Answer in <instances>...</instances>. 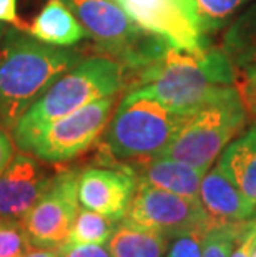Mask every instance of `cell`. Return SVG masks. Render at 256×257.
<instances>
[{
  "label": "cell",
  "mask_w": 256,
  "mask_h": 257,
  "mask_svg": "<svg viewBox=\"0 0 256 257\" xmlns=\"http://www.w3.org/2000/svg\"><path fill=\"white\" fill-rule=\"evenodd\" d=\"M236 72L223 48L195 55L168 47L163 55L140 70L128 93L148 96L178 113L190 114L236 91Z\"/></svg>",
  "instance_id": "6da1fadb"
},
{
  "label": "cell",
  "mask_w": 256,
  "mask_h": 257,
  "mask_svg": "<svg viewBox=\"0 0 256 257\" xmlns=\"http://www.w3.org/2000/svg\"><path fill=\"white\" fill-rule=\"evenodd\" d=\"M80 60L77 48L48 45L25 29L5 32L0 42V126L14 130L22 114Z\"/></svg>",
  "instance_id": "7a4b0ae2"
},
{
  "label": "cell",
  "mask_w": 256,
  "mask_h": 257,
  "mask_svg": "<svg viewBox=\"0 0 256 257\" xmlns=\"http://www.w3.org/2000/svg\"><path fill=\"white\" fill-rule=\"evenodd\" d=\"M125 67L108 55L81 58L53 81L43 95L20 116L12 130L17 148L43 126L97 100L117 95L125 83Z\"/></svg>",
  "instance_id": "3957f363"
},
{
  "label": "cell",
  "mask_w": 256,
  "mask_h": 257,
  "mask_svg": "<svg viewBox=\"0 0 256 257\" xmlns=\"http://www.w3.org/2000/svg\"><path fill=\"white\" fill-rule=\"evenodd\" d=\"M187 116L153 98L127 93L105 128L108 155L133 163L163 155Z\"/></svg>",
  "instance_id": "277c9868"
},
{
  "label": "cell",
  "mask_w": 256,
  "mask_h": 257,
  "mask_svg": "<svg viewBox=\"0 0 256 257\" xmlns=\"http://www.w3.org/2000/svg\"><path fill=\"white\" fill-rule=\"evenodd\" d=\"M87 34L108 57L143 70L168 50V43L130 19L115 0H67Z\"/></svg>",
  "instance_id": "5b68a950"
},
{
  "label": "cell",
  "mask_w": 256,
  "mask_h": 257,
  "mask_svg": "<svg viewBox=\"0 0 256 257\" xmlns=\"http://www.w3.org/2000/svg\"><path fill=\"white\" fill-rule=\"evenodd\" d=\"M246 118L248 111L236 90L190 113L163 155L208 171L243 130Z\"/></svg>",
  "instance_id": "8992f818"
},
{
  "label": "cell",
  "mask_w": 256,
  "mask_h": 257,
  "mask_svg": "<svg viewBox=\"0 0 256 257\" xmlns=\"http://www.w3.org/2000/svg\"><path fill=\"white\" fill-rule=\"evenodd\" d=\"M117 95L105 96L58 118L25 140L19 148L43 163L58 165L90 150L105 131Z\"/></svg>",
  "instance_id": "52a82bcc"
},
{
  "label": "cell",
  "mask_w": 256,
  "mask_h": 257,
  "mask_svg": "<svg viewBox=\"0 0 256 257\" xmlns=\"http://www.w3.org/2000/svg\"><path fill=\"white\" fill-rule=\"evenodd\" d=\"M130 19L168 45L188 53L210 48L201 25L198 0H115Z\"/></svg>",
  "instance_id": "ba28073f"
},
{
  "label": "cell",
  "mask_w": 256,
  "mask_h": 257,
  "mask_svg": "<svg viewBox=\"0 0 256 257\" xmlns=\"http://www.w3.org/2000/svg\"><path fill=\"white\" fill-rule=\"evenodd\" d=\"M78 173L65 169L53 174L39 201L20 221L32 247L58 249L67 242L80 211Z\"/></svg>",
  "instance_id": "9c48e42d"
},
{
  "label": "cell",
  "mask_w": 256,
  "mask_h": 257,
  "mask_svg": "<svg viewBox=\"0 0 256 257\" xmlns=\"http://www.w3.org/2000/svg\"><path fill=\"white\" fill-rule=\"evenodd\" d=\"M123 221L151 229L173 239L195 229H210L216 224L198 199L138 183Z\"/></svg>",
  "instance_id": "30bf717a"
},
{
  "label": "cell",
  "mask_w": 256,
  "mask_h": 257,
  "mask_svg": "<svg viewBox=\"0 0 256 257\" xmlns=\"http://www.w3.org/2000/svg\"><path fill=\"white\" fill-rule=\"evenodd\" d=\"M137 186V174L130 165L85 168L78 173L80 206L120 222L127 216Z\"/></svg>",
  "instance_id": "8fae6325"
},
{
  "label": "cell",
  "mask_w": 256,
  "mask_h": 257,
  "mask_svg": "<svg viewBox=\"0 0 256 257\" xmlns=\"http://www.w3.org/2000/svg\"><path fill=\"white\" fill-rule=\"evenodd\" d=\"M30 153H17L0 173V219L22 221L50 184L53 174Z\"/></svg>",
  "instance_id": "7c38bea8"
},
{
  "label": "cell",
  "mask_w": 256,
  "mask_h": 257,
  "mask_svg": "<svg viewBox=\"0 0 256 257\" xmlns=\"http://www.w3.org/2000/svg\"><path fill=\"white\" fill-rule=\"evenodd\" d=\"M200 202L216 224L243 222L256 216V204L239 191L218 165L210 168L201 179Z\"/></svg>",
  "instance_id": "4fadbf2b"
},
{
  "label": "cell",
  "mask_w": 256,
  "mask_h": 257,
  "mask_svg": "<svg viewBox=\"0 0 256 257\" xmlns=\"http://www.w3.org/2000/svg\"><path fill=\"white\" fill-rule=\"evenodd\" d=\"M130 166L137 174L138 183H146L155 188L200 201L201 179L206 173L203 169L190 166L187 163L173 160L165 155L141 160Z\"/></svg>",
  "instance_id": "5bb4252c"
},
{
  "label": "cell",
  "mask_w": 256,
  "mask_h": 257,
  "mask_svg": "<svg viewBox=\"0 0 256 257\" xmlns=\"http://www.w3.org/2000/svg\"><path fill=\"white\" fill-rule=\"evenodd\" d=\"M27 32L55 47H73L89 37L67 0H47Z\"/></svg>",
  "instance_id": "9a60e30c"
},
{
  "label": "cell",
  "mask_w": 256,
  "mask_h": 257,
  "mask_svg": "<svg viewBox=\"0 0 256 257\" xmlns=\"http://www.w3.org/2000/svg\"><path fill=\"white\" fill-rule=\"evenodd\" d=\"M218 166L256 204V124L225 148Z\"/></svg>",
  "instance_id": "2e32d148"
},
{
  "label": "cell",
  "mask_w": 256,
  "mask_h": 257,
  "mask_svg": "<svg viewBox=\"0 0 256 257\" xmlns=\"http://www.w3.org/2000/svg\"><path fill=\"white\" fill-rule=\"evenodd\" d=\"M221 48L235 67L236 75L256 67V0L230 22Z\"/></svg>",
  "instance_id": "e0dca14e"
},
{
  "label": "cell",
  "mask_w": 256,
  "mask_h": 257,
  "mask_svg": "<svg viewBox=\"0 0 256 257\" xmlns=\"http://www.w3.org/2000/svg\"><path fill=\"white\" fill-rule=\"evenodd\" d=\"M170 240L163 234L120 221L107 247L112 257H165Z\"/></svg>",
  "instance_id": "ac0fdd59"
},
{
  "label": "cell",
  "mask_w": 256,
  "mask_h": 257,
  "mask_svg": "<svg viewBox=\"0 0 256 257\" xmlns=\"http://www.w3.org/2000/svg\"><path fill=\"white\" fill-rule=\"evenodd\" d=\"M115 221L80 206V211L65 244H105L110 240L117 227Z\"/></svg>",
  "instance_id": "d6986e66"
},
{
  "label": "cell",
  "mask_w": 256,
  "mask_h": 257,
  "mask_svg": "<svg viewBox=\"0 0 256 257\" xmlns=\"http://www.w3.org/2000/svg\"><path fill=\"white\" fill-rule=\"evenodd\" d=\"M249 221L213 224L206 232L201 257H230L238 242L246 234Z\"/></svg>",
  "instance_id": "ffe728a7"
},
{
  "label": "cell",
  "mask_w": 256,
  "mask_h": 257,
  "mask_svg": "<svg viewBox=\"0 0 256 257\" xmlns=\"http://www.w3.org/2000/svg\"><path fill=\"white\" fill-rule=\"evenodd\" d=\"M254 0H198L201 25L206 37L230 25V22Z\"/></svg>",
  "instance_id": "44dd1931"
},
{
  "label": "cell",
  "mask_w": 256,
  "mask_h": 257,
  "mask_svg": "<svg viewBox=\"0 0 256 257\" xmlns=\"http://www.w3.org/2000/svg\"><path fill=\"white\" fill-rule=\"evenodd\" d=\"M32 244L20 221L0 219V257H22Z\"/></svg>",
  "instance_id": "7402d4cb"
},
{
  "label": "cell",
  "mask_w": 256,
  "mask_h": 257,
  "mask_svg": "<svg viewBox=\"0 0 256 257\" xmlns=\"http://www.w3.org/2000/svg\"><path fill=\"white\" fill-rule=\"evenodd\" d=\"M206 232L208 229H195L173 237L165 257H201Z\"/></svg>",
  "instance_id": "603a6c76"
},
{
  "label": "cell",
  "mask_w": 256,
  "mask_h": 257,
  "mask_svg": "<svg viewBox=\"0 0 256 257\" xmlns=\"http://www.w3.org/2000/svg\"><path fill=\"white\" fill-rule=\"evenodd\" d=\"M236 88L248 114L256 118V67L236 75Z\"/></svg>",
  "instance_id": "cb8c5ba5"
},
{
  "label": "cell",
  "mask_w": 256,
  "mask_h": 257,
  "mask_svg": "<svg viewBox=\"0 0 256 257\" xmlns=\"http://www.w3.org/2000/svg\"><path fill=\"white\" fill-rule=\"evenodd\" d=\"M58 257H112L105 244H63Z\"/></svg>",
  "instance_id": "d4e9b609"
},
{
  "label": "cell",
  "mask_w": 256,
  "mask_h": 257,
  "mask_svg": "<svg viewBox=\"0 0 256 257\" xmlns=\"http://www.w3.org/2000/svg\"><path fill=\"white\" fill-rule=\"evenodd\" d=\"M254 247H256V229L253 227V219H251L249 221V227L246 234H244L243 239L238 242V245L230 257H251Z\"/></svg>",
  "instance_id": "484cf974"
},
{
  "label": "cell",
  "mask_w": 256,
  "mask_h": 257,
  "mask_svg": "<svg viewBox=\"0 0 256 257\" xmlns=\"http://www.w3.org/2000/svg\"><path fill=\"white\" fill-rule=\"evenodd\" d=\"M0 22L20 27L19 19V0H0Z\"/></svg>",
  "instance_id": "4316f807"
},
{
  "label": "cell",
  "mask_w": 256,
  "mask_h": 257,
  "mask_svg": "<svg viewBox=\"0 0 256 257\" xmlns=\"http://www.w3.org/2000/svg\"><path fill=\"white\" fill-rule=\"evenodd\" d=\"M12 158H14V143L10 140V136L5 133V128L0 126V173L7 168Z\"/></svg>",
  "instance_id": "83f0119b"
},
{
  "label": "cell",
  "mask_w": 256,
  "mask_h": 257,
  "mask_svg": "<svg viewBox=\"0 0 256 257\" xmlns=\"http://www.w3.org/2000/svg\"><path fill=\"white\" fill-rule=\"evenodd\" d=\"M22 257H58V249H40V247H32L30 250L22 255Z\"/></svg>",
  "instance_id": "f1b7e54d"
},
{
  "label": "cell",
  "mask_w": 256,
  "mask_h": 257,
  "mask_svg": "<svg viewBox=\"0 0 256 257\" xmlns=\"http://www.w3.org/2000/svg\"><path fill=\"white\" fill-rule=\"evenodd\" d=\"M5 32H7V27H5L4 22H0V42H2V38L5 35Z\"/></svg>",
  "instance_id": "f546056e"
},
{
  "label": "cell",
  "mask_w": 256,
  "mask_h": 257,
  "mask_svg": "<svg viewBox=\"0 0 256 257\" xmlns=\"http://www.w3.org/2000/svg\"><path fill=\"white\" fill-rule=\"evenodd\" d=\"M253 227H254V229H256V216H254V217H253Z\"/></svg>",
  "instance_id": "4dcf8cb0"
},
{
  "label": "cell",
  "mask_w": 256,
  "mask_h": 257,
  "mask_svg": "<svg viewBox=\"0 0 256 257\" xmlns=\"http://www.w3.org/2000/svg\"><path fill=\"white\" fill-rule=\"evenodd\" d=\"M251 257H256V247H254V250H253V255Z\"/></svg>",
  "instance_id": "1f68e13d"
}]
</instances>
